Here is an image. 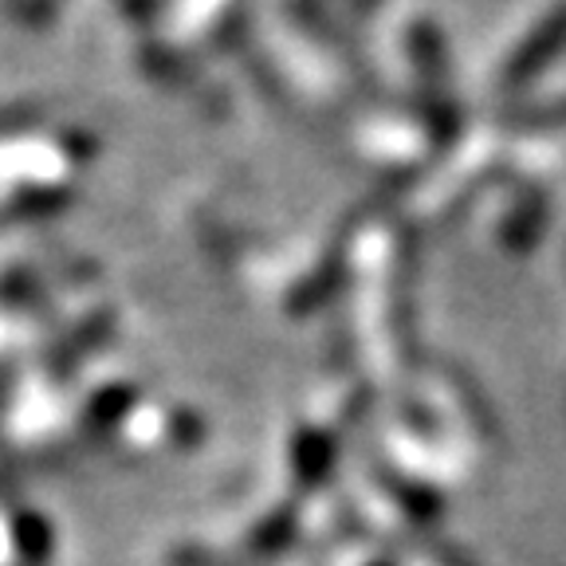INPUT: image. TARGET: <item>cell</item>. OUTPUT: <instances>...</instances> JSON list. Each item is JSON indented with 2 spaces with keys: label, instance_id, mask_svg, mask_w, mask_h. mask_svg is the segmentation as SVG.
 Listing matches in <instances>:
<instances>
[]
</instances>
